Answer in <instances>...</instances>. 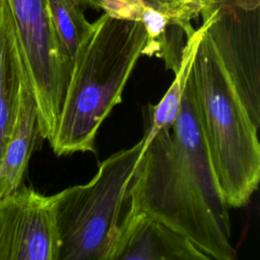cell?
Here are the masks:
<instances>
[{"mask_svg": "<svg viewBox=\"0 0 260 260\" xmlns=\"http://www.w3.org/2000/svg\"><path fill=\"white\" fill-rule=\"evenodd\" d=\"M129 209L189 240L214 260H237L225 203L201 131L192 74L170 131L140 153L127 191Z\"/></svg>", "mask_w": 260, "mask_h": 260, "instance_id": "cell-1", "label": "cell"}, {"mask_svg": "<svg viewBox=\"0 0 260 260\" xmlns=\"http://www.w3.org/2000/svg\"><path fill=\"white\" fill-rule=\"evenodd\" d=\"M146 32L139 20L103 13L77 48L56 132L57 155L95 152L99 128L122 102L125 85L141 56Z\"/></svg>", "mask_w": 260, "mask_h": 260, "instance_id": "cell-2", "label": "cell"}, {"mask_svg": "<svg viewBox=\"0 0 260 260\" xmlns=\"http://www.w3.org/2000/svg\"><path fill=\"white\" fill-rule=\"evenodd\" d=\"M206 29L191 69L199 123L221 195L229 207L238 208L247 205L258 188V128L242 105Z\"/></svg>", "mask_w": 260, "mask_h": 260, "instance_id": "cell-3", "label": "cell"}, {"mask_svg": "<svg viewBox=\"0 0 260 260\" xmlns=\"http://www.w3.org/2000/svg\"><path fill=\"white\" fill-rule=\"evenodd\" d=\"M141 139L111 154L86 184L52 195L55 260H109L129 205L127 191Z\"/></svg>", "mask_w": 260, "mask_h": 260, "instance_id": "cell-4", "label": "cell"}, {"mask_svg": "<svg viewBox=\"0 0 260 260\" xmlns=\"http://www.w3.org/2000/svg\"><path fill=\"white\" fill-rule=\"evenodd\" d=\"M7 3L37 104L39 135L51 143L72 67L63 51L46 0H7Z\"/></svg>", "mask_w": 260, "mask_h": 260, "instance_id": "cell-5", "label": "cell"}, {"mask_svg": "<svg viewBox=\"0 0 260 260\" xmlns=\"http://www.w3.org/2000/svg\"><path fill=\"white\" fill-rule=\"evenodd\" d=\"M209 18L206 32L256 128L260 126V7L252 10L221 4Z\"/></svg>", "mask_w": 260, "mask_h": 260, "instance_id": "cell-6", "label": "cell"}, {"mask_svg": "<svg viewBox=\"0 0 260 260\" xmlns=\"http://www.w3.org/2000/svg\"><path fill=\"white\" fill-rule=\"evenodd\" d=\"M0 260H55L52 195L22 186L0 199Z\"/></svg>", "mask_w": 260, "mask_h": 260, "instance_id": "cell-7", "label": "cell"}, {"mask_svg": "<svg viewBox=\"0 0 260 260\" xmlns=\"http://www.w3.org/2000/svg\"><path fill=\"white\" fill-rule=\"evenodd\" d=\"M109 260H214L186 238L128 208Z\"/></svg>", "mask_w": 260, "mask_h": 260, "instance_id": "cell-8", "label": "cell"}, {"mask_svg": "<svg viewBox=\"0 0 260 260\" xmlns=\"http://www.w3.org/2000/svg\"><path fill=\"white\" fill-rule=\"evenodd\" d=\"M39 134L38 109L29 76L22 79L0 161V199L20 187Z\"/></svg>", "mask_w": 260, "mask_h": 260, "instance_id": "cell-9", "label": "cell"}, {"mask_svg": "<svg viewBox=\"0 0 260 260\" xmlns=\"http://www.w3.org/2000/svg\"><path fill=\"white\" fill-rule=\"evenodd\" d=\"M29 76L7 0H0V161L21 81Z\"/></svg>", "mask_w": 260, "mask_h": 260, "instance_id": "cell-10", "label": "cell"}, {"mask_svg": "<svg viewBox=\"0 0 260 260\" xmlns=\"http://www.w3.org/2000/svg\"><path fill=\"white\" fill-rule=\"evenodd\" d=\"M208 23L209 19H204L202 24L198 28H195L194 32L187 38L183 47L179 69L175 73V79L162 99L156 105L149 104L144 108L143 146L149 143L157 133L160 131H170L174 126L180 112L185 83L191 72L197 48Z\"/></svg>", "mask_w": 260, "mask_h": 260, "instance_id": "cell-11", "label": "cell"}, {"mask_svg": "<svg viewBox=\"0 0 260 260\" xmlns=\"http://www.w3.org/2000/svg\"><path fill=\"white\" fill-rule=\"evenodd\" d=\"M139 21L146 32L141 55L154 56L162 60L165 67L176 73L185 45L183 43L184 36H186L185 27L178 20L149 7L143 9Z\"/></svg>", "mask_w": 260, "mask_h": 260, "instance_id": "cell-12", "label": "cell"}, {"mask_svg": "<svg viewBox=\"0 0 260 260\" xmlns=\"http://www.w3.org/2000/svg\"><path fill=\"white\" fill-rule=\"evenodd\" d=\"M65 56L72 67L78 46L85 38L90 23L77 0H46Z\"/></svg>", "mask_w": 260, "mask_h": 260, "instance_id": "cell-13", "label": "cell"}, {"mask_svg": "<svg viewBox=\"0 0 260 260\" xmlns=\"http://www.w3.org/2000/svg\"><path fill=\"white\" fill-rule=\"evenodd\" d=\"M81 6L94 10H103L111 16L139 20L145 7H149L165 13L166 15L178 20L186 29L187 38L195 30L192 25V18L179 5L170 0H77Z\"/></svg>", "mask_w": 260, "mask_h": 260, "instance_id": "cell-14", "label": "cell"}, {"mask_svg": "<svg viewBox=\"0 0 260 260\" xmlns=\"http://www.w3.org/2000/svg\"><path fill=\"white\" fill-rule=\"evenodd\" d=\"M221 4H228V5H234L238 8L252 10L260 7V0H209L207 7L201 12V16L204 18L207 16L211 10Z\"/></svg>", "mask_w": 260, "mask_h": 260, "instance_id": "cell-15", "label": "cell"}, {"mask_svg": "<svg viewBox=\"0 0 260 260\" xmlns=\"http://www.w3.org/2000/svg\"><path fill=\"white\" fill-rule=\"evenodd\" d=\"M170 1L182 7L192 19L197 18L201 14V12L207 7L209 2V0H170Z\"/></svg>", "mask_w": 260, "mask_h": 260, "instance_id": "cell-16", "label": "cell"}]
</instances>
